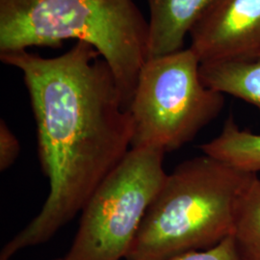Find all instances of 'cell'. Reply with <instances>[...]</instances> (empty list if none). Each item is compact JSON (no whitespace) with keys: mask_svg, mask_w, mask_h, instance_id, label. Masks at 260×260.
Segmentation results:
<instances>
[{"mask_svg":"<svg viewBox=\"0 0 260 260\" xmlns=\"http://www.w3.org/2000/svg\"><path fill=\"white\" fill-rule=\"evenodd\" d=\"M218 0H147L149 58L184 48L187 36Z\"/></svg>","mask_w":260,"mask_h":260,"instance_id":"cell-7","label":"cell"},{"mask_svg":"<svg viewBox=\"0 0 260 260\" xmlns=\"http://www.w3.org/2000/svg\"><path fill=\"white\" fill-rule=\"evenodd\" d=\"M201 63L260 48V0H218L190 33Z\"/></svg>","mask_w":260,"mask_h":260,"instance_id":"cell-6","label":"cell"},{"mask_svg":"<svg viewBox=\"0 0 260 260\" xmlns=\"http://www.w3.org/2000/svg\"><path fill=\"white\" fill-rule=\"evenodd\" d=\"M173 260H237L233 236L205 251H191Z\"/></svg>","mask_w":260,"mask_h":260,"instance_id":"cell-12","label":"cell"},{"mask_svg":"<svg viewBox=\"0 0 260 260\" xmlns=\"http://www.w3.org/2000/svg\"><path fill=\"white\" fill-rule=\"evenodd\" d=\"M205 86L255 106L260 112V48L242 55L201 63Z\"/></svg>","mask_w":260,"mask_h":260,"instance_id":"cell-8","label":"cell"},{"mask_svg":"<svg viewBox=\"0 0 260 260\" xmlns=\"http://www.w3.org/2000/svg\"><path fill=\"white\" fill-rule=\"evenodd\" d=\"M20 145L16 135L10 130L4 120L0 121V171L11 167L19 157Z\"/></svg>","mask_w":260,"mask_h":260,"instance_id":"cell-11","label":"cell"},{"mask_svg":"<svg viewBox=\"0 0 260 260\" xmlns=\"http://www.w3.org/2000/svg\"><path fill=\"white\" fill-rule=\"evenodd\" d=\"M232 236L237 260H260V179L257 176L242 197Z\"/></svg>","mask_w":260,"mask_h":260,"instance_id":"cell-10","label":"cell"},{"mask_svg":"<svg viewBox=\"0 0 260 260\" xmlns=\"http://www.w3.org/2000/svg\"><path fill=\"white\" fill-rule=\"evenodd\" d=\"M165 151L131 148L84 206L64 260L125 258L149 205L164 184Z\"/></svg>","mask_w":260,"mask_h":260,"instance_id":"cell-5","label":"cell"},{"mask_svg":"<svg viewBox=\"0 0 260 260\" xmlns=\"http://www.w3.org/2000/svg\"><path fill=\"white\" fill-rule=\"evenodd\" d=\"M256 174L207 154L180 163L145 214L125 260H173L233 235L238 205Z\"/></svg>","mask_w":260,"mask_h":260,"instance_id":"cell-3","label":"cell"},{"mask_svg":"<svg viewBox=\"0 0 260 260\" xmlns=\"http://www.w3.org/2000/svg\"><path fill=\"white\" fill-rule=\"evenodd\" d=\"M202 151L211 157L244 172H260V134L241 129L230 117L219 136L201 146Z\"/></svg>","mask_w":260,"mask_h":260,"instance_id":"cell-9","label":"cell"},{"mask_svg":"<svg viewBox=\"0 0 260 260\" xmlns=\"http://www.w3.org/2000/svg\"><path fill=\"white\" fill-rule=\"evenodd\" d=\"M22 73L49 193L40 213L2 249L0 260L48 241L83 210L132 147L134 125L115 75L92 46L76 42L61 55L0 54Z\"/></svg>","mask_w":260,"mask_h":260,"instance_id":"cell-1","label":"cell"},{"mask_svg":"<svg viewBox=\"0 0 260 260\" xmlns=\"http://www.w3.org/2000/svg\"><path fill=\"white\" fill-rule=\"evenodd\" d=\"M53 260H64V258H56V259Z\"/></svg>","mask_w":260,"mask_h":260,"instance_id":"cell-13","label":"cell"},{"mask_svg":"<svg viewBox=\"0 0 260 260\" xmlns=\"http://www.w3.org/2000/svg\"><path fill=\"white\" fill-rule=\"evenodd\" d=\"M200 67L190 47L146 62L128 109L134 125L131 148L180 149L218 117L223 94L205 86Z\"/></svg>","mask_w":260,"mask_h":260,"instance_id":"cell-4","label":"cell"},{"mask_svg":"<svg viewBox=\"0 0 260 260\" xmlns=\"http://www.w3.org/2000/svg\"><path fill=\"white\" fill-rule=\"evenodd\" d=\"M86 43L115 75L128 110L149 60V20L133 0H0V54Z\"/></svg>","mask_w":260,"mask_h":260,"instance_id":"cell-2","label":"cell"}]
</instances>
